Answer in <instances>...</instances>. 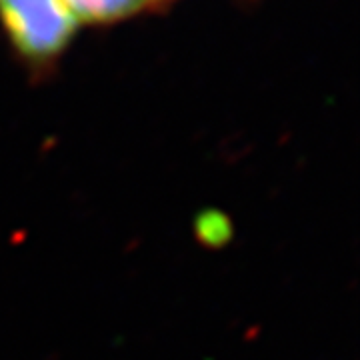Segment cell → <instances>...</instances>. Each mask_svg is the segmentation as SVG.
<instances>
[{
  "instance_id": "cell-1",
  "label": "cell",
  "mask_w": 360,
  "mask_h": 360,
  "mask_svg": "<svg viewBox=\"0 0 360 360\" xmlns=\"http://www.w3.org/2000/svg\"><path fill=\"white\" fill-rule=\"evenodd\" d=\"M0 18L14 49L34 66L51 65L77 28L65 0H0Z\"/></svg>"
},
{
  "instance_id": "cell-2",
  "label": "cell",
  "mask_w": 360,
  "mask_h": 360,
  "mask_svg": "<svg viewBox=\"0 0 360 360\" xmlns=\"http://www.w3.org/2000/svg\"><path fill=\"white\" fill-rule=\"evenodd\" d=\"M77 22H112L142 13L155 0H65Z\"/></svg>"
},
{
  "instance_id": "cell-3",
  "label": "cell",
  "mask_w": 360,
  "mask_h": 360,
  "mask_svg": "<svg viewBox=\"0 0 360 360\" xmlns=\"http://www.w3.org/2000/svg\"><path fill=\"white\" fill-rule=\"evenodd\" d=\"M231 236V226L229 220L222 219L219 212H208L202 214L198 220V238L202 243L212 246H219Z\"/></svg>"
}]
</instances>
